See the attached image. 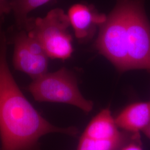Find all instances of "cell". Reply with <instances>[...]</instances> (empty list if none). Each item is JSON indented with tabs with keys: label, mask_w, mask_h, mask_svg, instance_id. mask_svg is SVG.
I'll return each mask as SVG.
<instances>
[{
	"label": "cell",
	"mask_w": 150,
	"mask_h": 150,
	"mask_svg": "<svg viewBox=\"0 0 150 150\" xmlns=\"http://www.w3.org/2000/svg\"><path fill=\"white\" fill-rule=\"evenodd\" d=\"M51 1L52 0H11V12L15 17L17 27L22 29L31 12Z\"/></svg>",
	"instance_id": "cell-11"
},
{
	"label": "cell",
	"mask_w": 150,
	"mask_h": 150,
	"mask_svg": "<svg viewBox=\"0 0 150 150\" xmlns=\"http://www.w3.org/2000/svg\"><path fill=\"white\" fill-rule=\"evenodd\" d=\"M129 0H118L100 26L96 41L98 51L121 71L129 70L127 53V16Z\"/></svg>",
	"instance_id": "cell-4"
},
{
	"label": "cell",
	"mask_w": 150,
	"mask_h": 150,
	"mask_svg": "<svg viewBox=\"0 0 150 150\" xmlns=\"http://www.w3.org/2000/svg\"><path fill=\"white\" fill-rule=\"evenodd\" d=\"M28 89L38 102L70 104L86 112H90L93 108V102L82 95L75 76L65 67L54 72H47L33 80Z\"/></svg>",
	"instance_id": "cell-3"
},
{
	"label": "cell",
	"mask_w": 150,
	"mask_h": 150,
	"mask_svg": "<svg viewBox=\"0 0 150 150\" xmlns=\"http://www.w3.org/2000/svg\"><path fill=\"white\" fill-rule=\"evenodd\" d=\"M0 150H1V148H0Z\"/></svg>",
	"instance_id": "cell-15"
},
{
	"label": "cell",
	"mask_w": 150,
	"mask_h": 150,
	"mask_svg": "<svg viewBox=\"0 0 150 150\" xmlns=\"http://www.w3.org/2000/svg\"><path fill=\"white\" fill-rule=\"evenodd\" d=\"M139 133L121 131L115 138L107 140L92 139L82 135L77 150H120L139 136Z\"/></svg>",
	"instance_id": "cell-10"
},
{
	"label": "cell",
	"mask_w": 150,
	"mask_h": 150,
	"mask_svg": "<svg viewBox=\"0 0 150 150\" xmlns=\"http://www.w3.org/2000/svg\"><path fill=\"white\" fill-rule=\"evenodd\" d=\"M11 12V0H0V25H2L6 15Z\"/></svg>",
	"instance_id": "cell-12"
},
{
	"label": "cell",
	"mask_w": 150,
	"mask_h": 150,
	"mask_svg": "<svg viewBox=\"0 0 150 150\" xmlns=\"http://www.w3.org/2000/svg\"><path fill=\"white\" fill-rule=\"evenodd\" d=\"M19 30L12 39L13 64L33 80L47 72L49 58L36 40L25 30Z\"/></svg>",
	"instance_id": "cell-6"
},
{
	"label": "cell",
	"mask_w": 150,
	"mask_h": 150,
	"mask_svg": "<svg viewBox=\"0 0 150 150\" xmlns=\"http://www.w3.org/2000/svg\"><path fill=\"white\" fill-rule=\"evenodd\" d=\"M118 127L132 133H139L150 123V101L137 102L125 108L115 119Z\"/></svg>",
	"instance_id": "cell-8"
},
{
	"label": "cell",
	"mask_w": 150,
	"mask_h": 150,
	"mask_svg": "<svg viewBox=\"0 0 150 150\" xmlns=\"http://www.w3.org/2000/svg\"><path fill=\"white\" fill-rule=\"evenodd\" d=\"M67 16L76 38L80 41H86L93 38L97 27L101 26L107 18L93 7L81 4L72 6Z\"/></svg>",
	"instance_id": "cell-7"
},
{
	"label": "cell",
	"mask_w": 150,
	"mask_h": 150,
	"mask_svg": "<svg viewBox=\"0 0 150 150\" xmlns=\"http://www.w3.org/2000/svg\"><path fill=\"white\" fill-rule=\"evenodd\" d=\"M144 133L145 134V135L150 139V123L144 130H143Z\"/></svg>",
	"instance_id": "cell-14"
},
{
	"label": "cell",
	"mask_w": 150,
	"mask_h": 150,
	"mask_svg": "<svg viewBox=\"0 0 150 150\" xmlns=\"http://www.w3.org/2000/svg\"><path fill=\"white\" fill-rule=\"evenodd\" d=\"M120 150H144L140 136L125 145Z\"/></svg>",
	"instance_id": "cell-13"
},
{
	"label": "cell",
	"mask_w": 150,
	"mask_h": 150,
	"mask_svg": "<svg viewBox=\"0 0 150 150\" xmlns=\"http://www.w3.org/2000/svg\"><path fill=\"white\" fill-rule=\"evenodd\" d=\"M0 25V137L2 150H40L46 134L74 136V127L55 126L34 108L16 83L7 61V39Z\"/></svg>",
	"instance_id": "cell-1"
},
{
	"label": "cell",
	"mask_w": 150,
	"mask_h": 150,
	"mask_svg": "<svg viewBox=\"0 0 150 150\" xmlns=\"http://www.w3.org/2000/svg\"><path fill=\"white\" fill-rule=\"evenodd\" d=\"M126 47L129 70H150V25L142 0H129Z\"/></svg>",
	"instance_id": "cell-5"
},
{
	"label": "cell",
	"mask_w": 150,
	"mask_h": 150,
	"mask_svg": "<svg viewBox=\"0 0 150 150\" xmlns=\"http://www.w3.org/2000/svg\"><path fill=\"white\" fill-rule=\"evenodd\" d=\"M70 25L67 14L56 8L43 17H29L22 29L38 41L48 58L64 60L74 51Z\"/></svg>",
	"instance_id": "cell-2"
},
{
	"label": "cell",
	"mask_w": 150,
	"mask_h": 150,
	"mask_svg": "<svg viewBox=\"0 0 150 150\" xmlns=\"http://www.w3.org/2000/svg\"><path fill=\"white\" fill-rule=\"evenodd\" d=\"M115 120L108 108L103 110L91 120L82 135L92 139H112L120 134Z\"/></svg>",
	"instance_id": "cell-9"
}]
</instances>
